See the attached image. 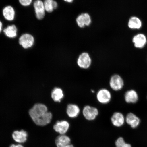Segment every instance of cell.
I'll return each mask as SVG.
<instances>
[{"label": "cell", "instance_id": "7", "mask_svg": "<svg viewBox=\"0 0 147 147\" xmlns=\"http://www.w3.org/2000/svg\"><path fill=\"white\" fill-rule=\"evenodd\" d=\"M111 123L115 127H119L123 125L125 121L124 115L120 112H115L111 117Z\"/></svg>", "mask_w": 147, "mask_h": 147}, {"label": "cell", "instance_id": "27", "mask_svg": "<svg viewBox=\"0 0 147 147\" xmlns=\"http://www.w3.org/2000/svg\"><path fill=\"white\" fill-rule=\"evenodd\" d=\"M92 93H94V91L93 90H91Z\"/></svg>", "mask_w": 147, "mask_h": 147}, {"label": "cell", "instance_id": "3", "mask_svg": "<svg viewBox=\"0 0 147 147\" xmlns=\"http://www.w3.org/2000/svg\"><path fill=\"white\" fill-rule=\"evenodd\" d=\"M124 85L123 80L119 75H113L110 79V87L113 91H117L121 90L123 88Z\"/></svg>", "mask_w": 147, "mask_h": 147}, {"label": "cell", "instance_id": "16", "mask_svg": "<svg viewBox=\"0 0 147 147\" xmlns=\"http://www.w3.org/2000/svg\"><path fill=\"white\" fill-rule=\"evenodd\" d=\"M64 92L61 88L55 87L51 93V97L53 100L56 102H60L64 98Z\"/></svg>", "mask_w": 147, "mask_h": 147}, {"label": "cell", "instance_id": "12", "mask_svg": "<svg viewBox=\"0 0 147 147\" xmlns=\"http://www.w3.org/2000/svg\"><path fill=\"white\" fill-rule=\"evenodd\" d=\"M28 134L25 130H16L12 134L13 139L16 142L21 144L24 143L27 140Z\"/></svg>", "mask_w": 147, "mask_h": 147}, {"label": "cell", "instance_id": "9", "mask_svg": "<svg viewBox=\"0 0 147 147\" xmlns=\"http://www.w3.org/2000/svg\"><path fill=\"white\" fill-rule=\"evenodd\" d=\"M34 38L30 34H24L19 38V44L24 49H28L32 47L34 45Z\"/></svg>", "mask_w": 147, "mask_h": 147}, {"label": "cell", "instance_id": "25", "mask_svg": "<svg viewBox=\"0 0 147 147\" xmlns=\"http://www.w3.org/2000/svg\"><path fill=\"white\" fill-rule=\"evenodd\" d=\"M3 24L0 21V33H1L2 31V28Z\"/></svg>", "mask_w": 147, "mask_h": 147}, {"label": "cell", "instance_id": "10", "mask_svg": "<svg viewBox=\"0 0 147 147\" xmlns=\"http://www.w3.org/2000/svg\"><path fill=\"white\" fill-rule=\"evenodd\" d=\"M125 121L133 129L137 128L140 123V119L133 113H129L126 115Z\"/></svg>", "mask_w": 147, "mask_h": 147}, {"label": "cell", "instance_id": "17", "mask_svg": "<svg viewBox=\"0 0 147 147\" xmlns=\"http://www.w3.org/2000/svg\"><path fill=\"white\" fill-rule=\"evenodd\" d=\"M142 26L141 20L136 16H132L130 18L128 23V26L131 29H139Z\"/></svg>", "mask_w": 147, "mask_h": 147}, {"label": "cell", "instance_id": "2", "mask_svg": "<svg viewBox=\"0 0 147 147\" xmlns=\"http://www.w3.org/2000/svg\"><path fill=\"white\" fill-rule=\"evenodd\" d=\"M82 114L84 117L88 121L95 120L99 115V111L94 107L86 105L82 110Z\"/></svg>", "mask_w": 147, "mask_h": 147}, {"label": "cell", "instance_id": "23", "mask_svg": "<svg viewBox=\"0 0 147 147\" xmlns=\"http://www.w3.org/2000/svg\"><path fill=\"white\" fill-rule=\"evenodd\" d=\"M21 4L24 6H28L32 3V0H20L19 1Z\"/></svg>", "mask_w": 147, "mask_h": 147}, {"label": "cell", "instance_id": "6", "mask_svg": "<svg viewBox=\"0 0 147 147\" xmlns=\"http://www.w3.org/2000/svg\"><path fill=\"white\" fill-rule=\"evenodd\" d=\"M57 147H74L71 144L70 138L65 135H60L56 138L55 141Z\"/></svg>", "mask_w": 147, "mask_h": 147}, {"label": "cell", "instance_id": "4", "mask_svg": "<svg viewBox=\"0 0 147 147\" xmlns=\"http://www.w3.org/2000/svg\"><path fill=\"white\" fill-rule=\"evenodd\" d=\"M112 98V95L110 91L107 89L103 88L97 92L96 98L100 103L106 104L110 102Z\"/></svg>", "mask_w": 147, "mask_h": 147}, {"label": "cell", "instance_id": "20", "mask_svg": "<svg viewBox=\"0 0 147 147\" xmlns=\"http://www.w3.org/2000/svg\"><path fill=\"white\" fill-rule=\"evenodd\" d=\"M44 4L45 11L49 13L52 12L58 6L56 2L53 0H46L44 2Z\"/></svg>", "mask_w": 147, "mask_h": 147}, {"label": "cell", "instance_id": "21", "mask_svg": "<svg viewBox=\"0 0 147 147\" xmlns=\"http://www.w3.org/2000/svg\"><path fill=\"white\" fill-rule=\"evenodd\" d=\"M115 147H132L131 145L126 143L122 137H119L115 141Z\"/></svg>", "mask_w": 147, "mask_h": 147}, {"label": "cell", "instance_id": "15", "mask_svg": "<svg viewBox=\"0 0 147 147\" xmlns=\"http://www.w3.org/2000/svg\"><path fill=\"white\" fill-rule=\"evenodd\" d=\"M133 42L134 46L138 48H142L147 43L146 37L144 34H139L134 36Z\"/></svg>", "mask_w": 147, "mask_h": 147}, {"label": "cell", "instance_id": "18", "mask_svg": "<svg viewBox=\"0 0 147 147\" xmlns=\"http://www.w3.org/2000/svg\"><path fill=\"white\" fill-rule=\"evenodd\" d=\"M15 14L14 9L11 6H7L3 9V16L8 21H12L14 19Z\"/></svg>", "mask_w": 147, "mask_h": 147}, {"label": "cell", "instance_id": "24", "mask_svg": "<svg viewBox=\"0 0 147 147\" xmlns=\"http://www.w3.org/2000/svg\"><path fill=\"white\" fill-rule=\"evenodd\" d=\"M9 147H24V146L22 145L19 144H12Z\"/></svg>", "mask_w": 147, "mask_h": 147}, {"label": "cell", "instance_id": "1", "mask_svg": "<svg viewBox=\"0 0 147 147\" xmlns=\"http://www.w3.org/2000/svg\"><path fill=\"white\" fill-rule=\"evenodd\" d=\"M29 113L33 122L38 126L47 125L52 120V113L48 111L47 106L43 104H35L29 110Z\"/></svg>", "mask_w": 147, "mask_h": 147}, {"label": "cell", "instance_id": "5", "mask_svg": "<svg viewBox=\"0 0 147 147\" xmlns=\"http://www.w3.org/2000/svg\"><path fill=\"white\" fill-rule=\"evenodd\" d=\"M69 123L66 120L57 121L53 126L55 131L60 135H65L69 131Z\"/></svg>", "mask_w": 147, "mask_h": 147}, {"label": "cell", "instance_id": "13", "mask_svg": "<svg viewBox=\"0 0 147 147\" xmlns=\"http://www.w3.org/2000/svg\"><path fill=\"white\" fill-rule=\"evenodd\" d=\"M80 107L77 105L70 104L68 105L66 108V113L70 118H76L80 115Z\"/></svg>", "mask_w": 147, "mask_h": 147}, {"label": "cell", "instance_id": "14", "mask_svg": "<svg viewBox=\"0 0 147 147\" xmlns=\"http://www.w3.org/2000/svg\"><path fill=\"white\" fill-rule=\"evenodd\" d=\"M124 99L125 101L127 103H136L139 100L138 95L135 90H129L125 93Z\"/></svg>", "mask_w": 147, "mask_h": 147}, {"label": "cell", "instance_id": "8", "mask_svg": "<svg viewBox=\"0 0 147 147\" xmlns=\"http://www.w3.org/2000/svg\"><path fill=\"white\" fill-rule=\"evenodd\" d=\"M91 60L89 55L87 53H83L79 56L78 64L81 68L87 69L90 66Z\"/></svg>", "mask_w": 147, "mask_h": 147}, {"label": "cell", "instance_id": "19", "mask_svg": "<svg viewBox=\"0 0 147 147\" xmlns=\"http://www.w3.org/2000/svg\"><path fill=\"white\" fill-rule=\"evenodd\" d=\"M4 34L7 37L14 38L17 36V29L16 26L13 25L9 26L3 30Z\"/></svg>", "mask_w": 147, "mask_h": 147}, {"label": "cell", "instance_id": "22", "mask_svg": "<svg viewBox=\"0 0 147 147\" xmlns=\"http://www.w3.org/2000/svg\"><path fill=\"white\" fill-rule=\"evenodd\" d=\"M76 22L78 26L81 28L86 26V20L83 13L78 16L76 18Z\"/></svg>", "mask_w": 147, "mask_h": 147}, {"label": "cell", "instance_id": "26", "mask_svg": "<svg viewBox=\"0 0 147 147\" xmlns=\"http://www.w3.org/2000/svg\"><path fill=\"white\" fill-rule=\"evenodd\" d=\"M65 1L68 2H71L73 1H72V0H70V1Z\"/></svg>", "mask_w": 147, "mask_h": 147}, {"label": "cell", "instance_id": "11", "mask_svg": "<svg viewBox=\"0 0 147 147\" xmlns=\"http://www.w3.org/2000/svg\"><path fill=\"white\" fill-rule=\"evenodd\" d=\"M34 5L37 18L39 20L43 19L45 16V11L44 3L38 0L34 2Z\"/></svg>", "mask_w": 147, "mask_h": 147}]
</instances>
